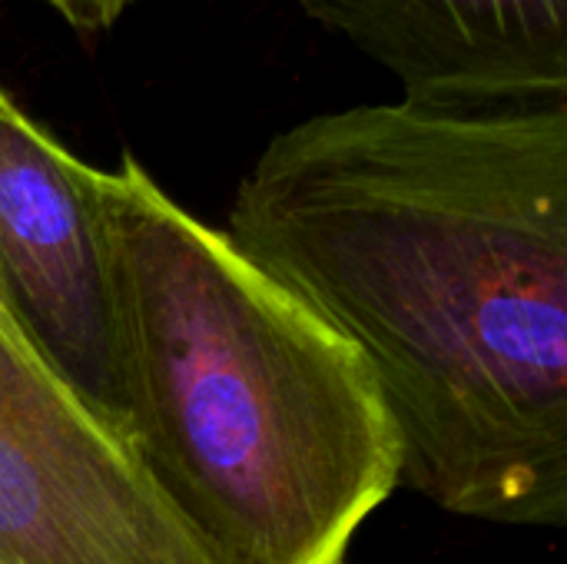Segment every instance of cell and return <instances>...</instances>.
<instances>
[{"mask_svg":"<svg viewBox=\"0 0 567 564\" xmlns=\"http://www.w3.org/2000/svg\"><path fill=\"white\" fill-rule=\"evenodd\" d=\"M126 439L219 564H349L402 482L365 356L133 156L96 170Z\"/></svg>","mask_w":567,"mask_h":564,"instance_id":"cell-2","label":"cell"},{"mask_svg":"<svg viewBox=\"0 0 567 564\" xmlns=\"http://www.w3.org/2000/svg\"><path fill=\"white\" fill-rule=\"evenodd\" d=\"M385 66L402 100L495 110L567 100V0H299Z\"/></svg>","mask_w":567,"mask_h":564,"instance_id":"cell-5","label":"cell"},{"mask_svg":"<svg viewBox=\"0 0 567 564\" xmlns=\"http://www.w3.org/2000/svg\"><path fill=\"white\" fill-rule=\"evenodd\" d=\"M0 564H219L0 299Z\"/></svg>","mask_w":567,"mask_h":564,"instance_id":"cell-3","label":"cell"},{"mask_svg":"<svg viewBox=\"0 0 567 564\" xmlns=\"http://www.w3.org/2000/svg\"><path fill=\"white\" fill-rule=\"evenodd\" d=\"M0 299L56 379L126 435L96 166L0 86Z\"/></svg>","mask_w":567,"mask_h":564,"instance_id":"cell-4","label":"cell"},{"mask_svg":"<svg viewBox=\"0 0 567 564\" xmlns=\"http://www.w3.org/2000/svg\"><path fill=\"white\" fill-rule=\"evenodd\" d=\"M43 3L53 7L73 30L96 33L113 27L133 0H43Z\"/></svg>","mask_w":567,"mask_h":564,"instance_id":"cell-6","label":"cell"},{"mask_svg":"<svg viewBox=\"0 0 567 564\" xmlns=\"http://www.w3.org/2000/svg\"><path fill=\"white\" fill-rule=\"evenodd\" d=\"M372 366L402 482L567 525V100L365 103L259 153L223 229Z\"/></svg>","mask_w":567,"mask_h":564,"instance_id":"cell-1","label":"cell"}]
</instances>
